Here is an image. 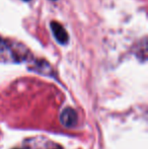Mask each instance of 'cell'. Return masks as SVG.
Listing matches in <instances>:
<instances>
[{
  "label": "cell",
  "instance_id": "3957f363",
  "mask_svg": "<svg viewBox=\"0 0 148 149\" xmlns=\"http://www.w3.org/2000/svg\"><path fill=\"white\" fill-rule=\"evenodd\" d=\"M24 1H28V0H24Z\"/></svg>",
  "mask_w": 148,
  "mask_h": 149
},
{
  "label": "cell",
  "instance_id": "6da1fadb",
  "mask_svg": "<svg viewBox=\"0 0 148 149\" xmlns=\"http://www.w3.org/2000/svg\"><path fill=\"white\" fill-rule=\"evenodd\" d=\"M60 121H61L62 125H64L65 127H73L77 122V115L75 111L71 108L65 109L60 116Z\"/></svg>",
  "mask_w": 148,
  "mask_h": 149
},
{
  "label": "cell",
  "instance_id": "7a4b0ae2",
  "mask_svg": "<svg viewBox=\"0 0 148 149\" xmlns=\"http://www.w3.org/2000/svg\"><path fill=\"white\" fill-rule=\"evenodd\" d=\"M51 29L54 33V37L56 38V40H57L60 44L67 43L69 38H68L67 33H66V31L64 30V28L61 24L56 22H51Z\"/></svg>",
  "mask_w": 148,
  "mask_h": 149
}]
</instances>
